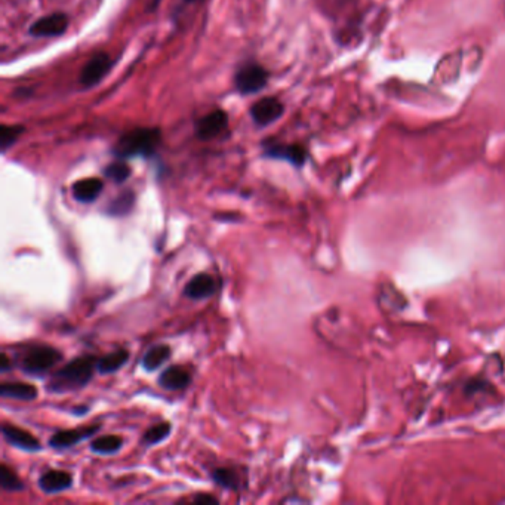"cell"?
I'll return each mask as SVG.
<instances>
[{
    "label": "cell",
    "mask_w": 505,
    "mask_h": 505,
    "mask_svg": "<svg viewBox=\"0 0 505 505\" xmlns=\"http://www.w3.org/2000/svg\"><path fill=\"white\" fill-rule=\"evenodd\" d=\"M98 360L94 356H80L64 365L52 375L46 390L51 393H67L83 388L92 380Z\"/></svg>",
    "instance_id": "obj_1"
},
{
    "label": "cell",
    "mask_w": 505,
    "mask_h": 505,
    "mask_svg": "<svg viewBox=\"0 0 505 505\" xmlns=\"http://www.w3.org/2000/svg\"><path fill=\"white\" fill-rule=\"evenodd\" d=\"M160 131L156 128H137L120 137L113 149L117 157H137L152 156L160 142Z\"/></svg>",
    "instance_id": "obj_2"
},
{
    "label": "cell",
    "mask_w": 505,
    "mask_h": 505,
    "mask_svg": "<svg viewBox=\"0 0 505 505\" xmlns=\"http://www.w3.org/2000/svg\"><path fill=\"white\" fill-rule=\"evenodd\" d=\"M63 360V353L49 346H34L24 351L20 369L30 376H41L49 372Z\"/></svg>",
    "instance_id": "obj_3"
},
{
    "label": "cell",
    "mask_w": 505,
    "mask_h": 505,
    "mask_svg": "<svg viewBox=\"0 0 505 505\" xmlns=\"http://www.w3.org/2000/svg\"><path fill=\"white\" fill-rule=\"evenodd\" d=\"M268 80V73L264 67L255 63H248L242 65L234 76V85L242 95L257 94L265 87Z\"/></svg>",
    "instance_id": "obj_4"
},
{
    "label": "cell",
    "mask_w": 505,
    "mask_h": 505,
    "mask_svg": "<svg viewBox=\"0 0 505 505\" xmlns=\"http://www.w3.org/2000/svg\"><path fill=\"white\" fill-rule=\"evenodd\" d=\"M227 113L223 110H213L196 122V137L202 141L213 139L227 129Z\"/></svg>",
    "instance_id": "obj_5"
},
{
    "label": "cell",
    "mask_w": 505,
    "mask_h": 505,
    "mask_svg": "<svg viewBox=\"0 0 505 505\" xmlns=\"http://www.w3.org/2000/svg\"><path fill=\"white\" fill-rule=\"evenodd\" d=\"M68 27V16L65 14L57 12L52 15L42 16L41 20L34 21L30 27V34L34 38H55L65 33Z\"/></svg>",
    "instance_id": "obj_6"
},
{
    "label": "cell",
    "mask_w": 505,
    "mask_h": 505,
    "mask_svg": "<svg viewBox=\"0 0 505 505\" xmlns=\"http://www.w3.org/2000/svg\"><path fill=\"white\" fill-rule=\"evenodd\" d=\"M113 65V61L108 53L100 52L95 57H92L86 63V65L82 68L80 73V85L85 87H91L97 85L107 73L110 71Z\"/></svg>",
    "instance_id": "obj_7"
},
{
    "label": "cell",
    "mask_w": 505,
    "mask_h": 505,
    "mask_svg": "<svg viewBox=\"0 0 505 505\" xmlns=\"http://www.w3.org/2000/svg\"><path fill=\"white\" fill-rule=\"evenodd\" d=\"M285 113L283 104L273 97L257 101L250 108V117L258 126H268L280 119Z\"/></svg>",
    "instance_id": "obj_8"
},
{
    "label": "cell",
    "mask_w": 505,
    "mask_h": 505,
    "mask_svg": "<svg viewBox=\"0 0 505 505\" xmlns=\"http://www.w3.org/2000/svg\"><path fill=\"white\" fill-rule=\"evenodd\" d=\"M0 430H2L4 439L14 447L26 450V452H39V450L42 449L41 442L34 436H31L28 431L20 428V427L4 422L2 428Z\"/></svg>",
    "instance_id": "obj_9"
},
{
    "label": "cell",
    "mask_w": 505,
    "mask_h": 505,
    "mask_svg": "<svg viewBox=\"0 0 505 505\" xmlns=\"http://www.w3.org/2000/svg\"><path fill=\"white\" fill-rule=\"evenodd\" d=\"M100 428H101L100 425H89V427H80L75 430L58 431L49 439V446L53 449H65V447L76 446L78 443L94 436L95 432H98Z\"/></svg>",
    "instance_id": "obj_10"
},
{
    "label": "cell",
    "mask_w": 505,
    "mask_h": 505,
    "mask_svg": "<svg viewBox=\"0 0 505 505\" xmlns=\"http://www.w3.org/2000/svg\"><path fill=\"white\" fill-rule=\"evenodd\" d=\"M264 156L286 160L295 166H302L307 160L305 150L297 144H272V146L265 147Z\"/></svg>",
    "instance_id": "obj_11"
},
{
    "label": "cell",
    "mask_w": 505,
    "mask_h": 505,
    "mask_svg": "<svg viewBox=\"0 0 505 505\" xmlns=\"http://www.w3.org/2000/svg\"><path fill=\"white\" fill-rule=\"evenodd\" d=\"M216 292V280L208 275H196L184 287V295L193 301H202L211 298Z\"/></svg>",
    "instance_id": "obj_12"
},
{
    "label": "cell",
    "mask_w": 505,
    "mask_h": 505,
    "mask_svg": "<svg viewBox=\"0 0 505 505\" xmlns=\"http://www.w3.org/2000/svg\"><path fill=\"white\" fill-rule=\"evenodd\" d=\"M71 484H73V477H71L70 473L63 470L46 472L39 479V488L48 495L64 492L71 488Z\"/></svg>",
    "instance_id": "obj_13"
},
{
    "label": "cell",
    "mask_w": 505,
    "mask_h": 505,
    "mask_svg": "<svg viewBox=\"0 0 505 505\" xmlns=\"http://www.w3.org/2000/svg\"><path fill=\"white\" fill-rule=\"evenodd\" d=\"M104 188V183L100 178H86L76 181L71 187V193L73 197L80 202V203H92L94 201L98 199V196L101 194Z\"/></svg>",
    "instance_id": "obj_14"
},
{
    "label": "cell",
    "mask_w": 505,
    "mask_h": 505,
    "mask_svg": "<svg viewBox=\"0 0 505 505\" xmlns=\"http://www.w3.org/2000/svg\"><path fill=\"white\" fill-rule=\"evenodd\" d=\"M191 383V375L187 369L181 366H171L165 369L159 376V386L165 390L176 391L183 390Z\"/></svg>",
    "instance_id": "obj_15"
},
{
    "label": "cell",
    "mask_w": 505,
    "mask_h": 505,
    "mask_svg": "<svg viewBox=\"0 0 505 505\" xmlns=\"http://www.w3.org/2000/svg\"><path fill=\"white\" fill-rule=\"evenodd\" d=\"M38 388L27 383H4L0 384V395L5 399H15V400H26L31 402L38 398Z\"/></svg>",
    "instance_id": "obj_16"
},
{
    "label": "cell",
    "mask_w": 505,
    "mask_h": 505,
    "mask_svg": "<svg viewBox=\"0 0 505 505\" xmlns=\"http://www.w3.org/2000/svg\"><path fill=\"white\" fill-rule=\"evenodd\" d=\"M171 357V347L166 344H159L149 349L141 360V366L147 372L159 369Z\"/></svg>",
    "instance_id": "obj_17"
},
{
    "label": "cell",
    "mask_w": 505,
    "mask_h": 505,
    "mask_svg": "<svg viewBox=\"0 0 505 505\" xmlns=\"http://www.w3.org/2000/svg\"><path fill=\"white\" fill-rule=\"evenodd\" d=\"M129 358V353L126 350H116L110 354L101 357L97 362V371L101 375H112L122 369Z\"/></svg>",
    "instance_id": "obj_18"
},
{
    "label": "cell",
    "mask_w": 505,
    "mask_h": 505,
    "mask_svg": "<svg viewBox=\"0 0 505 505\" xmlns=\"http://www.w3.org/2000/svg\"><path fill=\"white\" fill-rule=\"evenodd\" d=\"M122 445H123V439L120 436L116 435L101 436L91 443V450L98 455H113L119 452Z\"/></svg>",
    "instance_id": "obj_19"
},
{
    "label": "cell",
    "mask_w": 505,
    "mask_h": 505,
    "mask_svg": "<svg viewBox=\"0 0 505 505\" xmlns=\"http://www.w3.org/2000/svg\"><path fill=\"white\" fill-rule=\"evenodd\" d=\"M215 484L221 486L227 491H238L239 488V476L231 468H216L211 474Z\"/></svg>",
    "instance_id": "obj_20"
},
{
    "label": "cell",
    "mask_w": 505,
    "mask_h": 505,
    "mask_svg": "<svg viewBox=\"0 0 505 505\" xmlns=\"http://www.w3.org/2000/svg\"><path fill=\"white\" fill-rule=\"evenodd\" d=\"M134 202H135V194L132 191H124L119 194L116 199L108 205L107 212L113 216H123L131 212Z\"/></svg>",
    "instance_id": "obj_21"
},
{
    "label": "cell",
    "mask_w": 505,
    "mask_h": 505,
    "mask_svg": "<svg viewBox=\"0 0 505 505\" xmlns=\"http://www.w3.org/2000/svg\"><path fill=\"white\" fill-rule=\"evenodd\" d=\"M171 424L169 422H160L157 425H153L152 428H149L146 432H144L142 436V445L144 446H154L160 442H164L171 432Z\"/></svg>",
    "instance_id": "obj_22"
},
{
    "label": "cell",
    "mask_w": 505,
    "mask_h": 505,
    "mask_svg": "<svg viewBox=\"0 0 505 505\" xmlns=\"http://www.w3.org/2000/svg\"><path fill=\"white\" fill-rule=\"evenodd\" d=\"M0 486L5 492H21L24 484L6 464L0 465Z\"/></svg>",
    "instance_id": "obj_23"
},
{
    "label": "cell",
    "mask_w": 505,
    "mask_h": 505,
    "mask_svg": "<svg viewBox=\"0 0 505 505\" xmlns=\"http://www.w3.org/2000/svg\"><path fill=\"white\" fill-rule=\"evenodd\" d=\"M24 132V128L20 124H4L0 128V144H2V152H6L12 144L20 138Z\"/></svg>",
    "instance_id": "obj_24"
},
{
    "label": "cell",
    "mask_w": 505,
    "mask_h": 505,
    "mask_svg": "<svg viewBox=\"0 0 505 505\" xmlns=\"http://www.w3.org/2000/svg\"><path fill=\"white\" fill-rule=\"evenodd\" d=\"M104 174H105V176H107L108 179H112L113 183L122 184V183L126 181V179L129 178L131 169H129L128 165L123 164V161H115V164L108 165V166L105 168Z\"/></svg>",
    "instance_id": "obj_25"
},
{
    "label": "cell",
    "mask_w": 505,
    "mask_h": 505,
    "mask_svg": "<svg viewBox=\"0 0 505 505\" xmlns=\"http://www.w3.org/2000/svg\"><path fill=\"white\" fill-rule=\"evenodd\" d=\"M193 502L199 504V505H213V504H218V499H216L212 495H209V494H197L193 498Z\"/></svg>",
    "instance_id": "obj_26"
},
{
    "label": "cell",
    "mask_w": 505,
    "mask_h": 505,
    "mask_svg": "<svg viewBox=\"0 0 505 505\" xmlns=\"http://www.w3.org/2000/svg\"><path fill=\"white\" fill-rule=\"evenodd\" d=\"M11 369H12V363H11L8 354L2 353V357H0V371L5 373L8 371H11Z\"/></svg>",
    "instance_id": "obj_27"
},
{
    "label": "cell",
    "mask_w": 505,
    "mask_h": 505,
    "mask_svg": "<svg viewBox=\"0 0 505 505\" xmlns=\"http://www.w3.org/2000/svg\"><path fill=\"white\" fill-rule=\"evenodd\" d=\"M187 4H194V2H199V0H186Z\"/></svg>",
    "instance_id": "obj_28"
}]
</instances>
